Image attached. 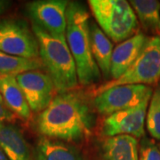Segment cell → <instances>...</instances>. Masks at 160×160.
Instances as JSON below:
<instances>
[{
	"label": "cell",
	"instance_id": "cell-7",
	"mask_svg": "<svg viewBox=\"0 0 160 160\" xmlns=\"http://www.w3.org/2000/svg\"><path fill=\"white\" fill-rule=\"evenodd\" d=\"M152 88L146 85H124L114 86L94 96L92 104L101 115L109 116L138 106L150 99Z\"/></svg>",
	"mask_w": 160,
	"mask_h": 160
},
{
	"label": "cell",
	"instance_id": "cell-3",
	"mask_svg": "<svg viewBox=\"0 0 160 160\" xmlns=\"http://www.w3.org/2000/svg\"><path fill=\"white\" fill-rule=\"evenodd\" d=\"M31 28L39 46V59L52 80L58 93L72 91L78 86L74 58L65 35H52L37 25Z\"/></svg>",
	"mask_w": 160,
	"mask_h": 160
},
{
	"label": "cell",
	"instance_id": "cell-6",
	"mask_svg": "<svg viewBox=\"0 0 160 160\" xmlns=\"http://www.w3.org/2000/svg\"><path fill=\"white\" fill-rule=\"evenodd\" d=\"M0 52L18 57L39 59L37 37L25 20L0 19Z\"/></svg>",
	"mask_w": 160,
	"mask_h": 160
},
{
	"label": "cell",
	"instance_id": "cell-11",
	"mask_svg": "<svg viewBox=\"0 0 160 160\" xmlns=\"http://www.w3.org/2000/svg\"><path fill=\"white\" fill-rule=\"evenodd\" d=\"M148 38L144 33H137L115 47L111 58L110 80L119 78L131 67L142 50Z\"/></svg>",
	"mask_w": 160,
	"mask_h": 160
},
{
	"label": "cell",
	"instance_id": "cell-16",
	"mask_svg": "<svg viewBox=\"0 0 160 160\" xmlns=\"http://www.w3.org/2000/svg\"><path fill=\"white\" fill-rule=\"evenodd\" d=\"M36 160H85L79 149L70 143L41 136L35 149Z\"/></svg>",
	"mask_w": 160,
	"mask_h": 160
},
{
	"label": "cell",
	"instance_id": "cell-22",
	"mask_svg": "<svg viewBox=\"0 0 160 160\" xmlns=\"http://www.w3.org/2000/svg\"><path fill=\"white\" fill-rule=\"evenodd\" d=\"M12 6L11 1L8 0H0V15L5 13Z\"/></svg>",
	"mask_w": 160,
	"mask_h": 160
},
{
	"label": "cell",
	"instance_id": "cell-19",
	"mask_svg": "<svg viewBox=\"0 0 160 160\" xmlns=\"http://www.w3.org/2000/svg\"><path fill=\"white\" fill-rule=\"evenodd\" d=\"M146 126L149 133L160 141V86L153 92L146 115Z\"/></svg>",
	"mask_w": 160,
	"mask_h": 160
},
{
	"label": "cell",
	"instance_id": "cell-5",
	"mask_svg": "<svg viewBox=\"0 0 160 160\" xmlns=\"http://www.w3.org/2000/svg\"><path fill=\"white\" fill-rule=\"evenodd\" d=\"M160 79V37H149L139 56L119 78L108 80L92 92V95L124 85H153Z\"/></svg>",
	"mask_w": 160,
	"mask_h": 160
},
{
	"label": "cell",
	"instance_id": "cell-9",
	"mask_svg": "<svg viewBox=\"0 0 160 160\" xmlns=\"http://www.w3.org/2000/svg\"><path fill=\"white\" fill-rule=\"evenodd\" d=\"M150 99L143 101L138 106L106 117L102 124V134L104 137L117 135H131L136 139L144 137L147 108Z\"/></svg>",
	"mask_w": 160,
	"mask_h": 160
},
{
	"label": "cell",
	"instance_id": "cell-18",
	"mask_svg": "<svg viewBox=\"0 0 160 160\" xmlns=\"http://www.w3.org/2000/svg\"><path fill=\"white\" fill-rule=\"evenodd\" d=\"M44 68L40 59L18 57L0 52V76L17 77L28 71L39 70Z\"/></svg>",
	"mask_w": 160,
	"mask_h": 160
},
{
	"label": "cell",
	"instance_id": "cell-12",
	"mask_svg": "<svg viewBox=\"0 0 160 160\" xmlns=\"http://www.w3.org/2000/svg\"><path fill=\"white\" fill-rule=\"evenodd\" d=\"M0 149L9 160H36L22 132L12 123L0 122Z\"/></svg>",
	"mask_w": 160,
	"mask_h": 160
},
{
	"label": "cell",
	"instance_id": "cell-1",
	"mask_svg": "<svg viewBox=\"0 0 160 160\" xmlns=\"http://www.w3.org/2000/svg\"><path fill=\"white\" fill-rule=\"evenodd\" d=\"M93 118L85 98L75 92L58 93L38 115L36 128L41 136L65 142H80L90 136Z\"/></svg>",
	"mask_w": 160,
	"mask_h": 160
},
{
	"label": "cell",
	"instance_id": "cell-4",
	"mask_svg": "<svg viewBox=\"0 0 160 160\" xmlns=\"http://www.w3.org/2000/svg\"><path fill=\"white\" fill-rule=\"evenodd\" d=\"M95 22L109 39L121 43L137 34L139 22L129 2L125 0H89Z\"/></svg>",
	"mask_w": 160,
	"mask_h": 160
},
{
	"label": "cell",
	"instance_id": "cell-15",
	"mask_svg": "<svg viewBox=\"0 0 160 160\" xmlns=\"http://www.w3.org/2000/svg\"><path fill=\"white\" fill-rule=\"evenodd\" d=\"M0 94L6 106L16 117L24 121L31 118V109L15 77L0 76Z\"/></svg>",
	"mask_w": 160,
	"mask_h": 160
},
{
	"label": "cell",
	"instance_id": "cell-20",
	"mask_svg": "<svg viewBox=\"0 0 160 160\" xmlns=\"http://www.w3.org/2000/svg\"><path fill=\"white\" fill-rule=\"evenodd\" d=\"M139 160H160V149L149 138H142L139 144Z\"/></svg>",
	"mask_w": 160,
	"mask_h": 160
},
{
	"label": "cell",
	"instance_id": "cell-23",
	"mask_svg": "<svg viewBox=\"0 0 160 160\" xmlns=\"http://www.w3.org/2000/svg\"><path fill=\"white\" fill-rule=\"evenodd\" d=\"M0 160H9L8 158L6 157V154L3 152V150L0 149Z\"/></svg>",
	"mask_w": 160,
	"mask_h": 160
},
{
	"label": "cell",
	"instance_id": "cell-13",
	"mask_svg": "<svg viewBox=\"0 0 160 160\" xmlns=\"http://www.w3.org/2000/svg\"><path fill=\"white\" fill-rule=\"evenodd\" d=\"M102 160H139L138 139L131 135L105 137L100 145Z\"/></svg>",
	"mask_w": 160,
	"mask_h": 160
},
{
	"label": "cell",
	"instance_id": "cell-17",
	"mask_svg": "<svg viewBox=\"0 0 160 160\" xmlns=\"http://www.w3.org/2000/svg\"><path fill=\"white\" fill-rule=\"evenodd\" d=\"M130 5L142 27L147 32L160 37V2L157 0H131Z\"/></svg>",
	"mask_w": 160,
	"mask_h": 160
},
{
	"label": "cell",
	"instance_id": "cell-8",
	"mask_svg": "<svg viewBox=\"0 0 160 160\" xmlns=\"http://www.w3.org/2000/svg\"><path fill=\"white\" fill-rule=\"evenodd\" d=\"M67 0H35L27 3L25 11L37 25L52 35H65L67 27Z\"/></svg>",
	"mask_w": 160,
	"mask_h": 160
},
{
	"label": "cell",
	"instance_id": "cell-14",
	"mask_svg": "<svg viewBox=\"0 0 160 160\" xmlns=\"http://www.w3.org/2000/svg\"><path fill=\"white\" fill-rule=\"evenodd\" d=\"M89 34L91 40L92 53L98 68L106 80L110 78L111 58L114 46L95 21L90 20Z\"/></svg>",
	"mask_w": 160,
	"mask_h": 160
},
{
	"label": "cell",
	"instance_id": "cell-2",
	"mask_svg": "<svg viewBox=\"0 0 160 160\" xmlns=\"http://www.w3.org/2000/svg\"><path fill=\"white\" fill-rule=\"evenodd\" d=\"M66 18L65 37L76 63L78 83L84 86H90L99 81L102 74L92 53L90 14L84 4L71 1L67 8Z\"/></svg>",
	"mask_w": 160,
	"mask_h": 160
},
{
	"label": "cell",
	"instance_id": "cell-10",
	"mask_svg": "<svg viewBox=\"0 0 160 160\" xmlns=\"http://www.w3.org/2000/svg\"><path fill=\"white\" fill-rule=\"evenodd\" d=\"M15 78L32 112L44 111L57 95L50 76L40 70L28 71Z\"/></svg>",
	"mask_w": 160,
	"mask_h": 160
},
{
	"label": "cell",
	"instance_id": "cell-21",
	"mask_svg": "<svg viewBox=\"0 0 160 160\" xmlns=\"http://www.w3.org/2000/svg\"><path fill=\"white\" fill-rule=\"evenodd\" d=\"M16 116L6 106L2 95L0 94V122L2 123H12L15 120Z\"/></svg>",
	"mask_w": 160,
	"mask_h": 160
}]
</instances>
